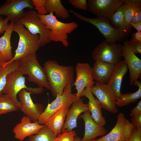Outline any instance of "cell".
<instances>
[{
	"instance_id": "6da1fadb",
	"label": "cell",
	"mask_w": 141,
	"mask_h": 141,
	"mask_svg": "<svg viewBox=\"0 0 141 141\" xmlns=\"http://www.w3.org/2000/svg\"><path fill=\"white\" fill-rule=\"evenodd\" d=\"M44 68L53 96L62 94L64 88L74 82V69L71 66L60 65L55 60H49L44 63Z\"/></svg>"
},
{
	"instance_id": "7a4b0ae2",
	"label": "cell",
	"mask_w": 141,
	"mask_h": 141,
	"mask_svg": "<svg viewBox=\"0 0 141 141\" xmlns=\"http://www.w3.org/2000/svg\"><path fill=\"white\" fill-rule=\"evenodd\" d=\"M13 31L18 35L19 41L13 58L9 61L3 62L2 66H5L14 61H17L27 55L36 54L40 46V36L31 33L22 25L15 23Z\"/></svg>"
},
{
	"instance_id": "3957f363",
	"label": "cell",
	"mask_w": 141,
	"mask_h": 141,
	"mask_svg": "<svg viewBox=\"0 0 141 141\" xmlns=\"http://www.w3.org/2000/svg\"><path fill=\"white\" fill-rule=\"evenodd\" d=\"M38 15L45 25V27L50 30L49 36L50 41L61 42L65 47L69 45L68 34H70L78 27L75 22L64 23L59 21L54 15L53 12L45 15Z\"/></svg>"
},
{
	"instance_id": "277c9868",
	"label": "cell",
	"mask_w": 141,
	"mask_h": 141,
	"mask_svg": "<svg viewBox=\"0 0 141 141\" xmlns=\"http://www.w3.org/2000/svg\"><path fill=\"white\" fill-rule=\"evenodd\" d=\"M18 60V70L23 75H28L29 81L36 83L39 87L51 90L45 71L38 61L36 54L27 55Z\"/></svg>"
},
{
	"instance_id": "5b68a950",
	"label": "cell",
	"mask_w": 141,
	"mask_h": 141,
	"mask_svg": "<svg viewBox=\"0 0 141 141\" xmlns=\"http://www.w3.org/2000/svg\"><path fill=\"white\" fill-rule=\"evenodd\" d=\"M68 11L80 20L89 23L96 27L108 43L113 44L117 42L120 43L126 39L125 37L111 25L107 18L102 17L88 18L72 10H69Z\"/></svg>"
},
{
	"instance_id": "8992f818",
	"label": "cell",
	"mask_w": 141,
	"mask_h": 141,
	"mask_svg": "<svg viewBox=\"0 0 141 141\" xmlns=\"http://www.w3.org/2000/svg\"><path fill=\"white\" fill-rule=\"evenodd\" d=\"M25 77L18 69L12 71L7 75L6 83L2 93L6 94L11 98L20 106L17 96L22 89H25L31 94H40L42 89L39 87L34 88L28 87L25 85Z\"/></svg>"
},
{
	"instance_id": "52a82bcc",
	"label": "cell",
	"mask_w": 141,
	"mask_h": 141,
	"mask_svg": "<svg viewBox=\"0 0 141 141\" xmlns=\"http://www.w3.org/2000/svg\"><path fill=\"white\" fill-rule=\"evenodd\" d=\"M72 85H66L62 95H57L55 100L48 104L38 119V121L39 124L44 125L50 116L61 109L70 108L72 103L77 100L76 94L72 92Z\"/></svg>"
},
{
	"instance_id": "ba28073f",
	"label": "cell",
	"mask_w": 141,
	"mask_h": 141,
	"mask_svg": "<svg viewBox=\"0 0 141 141\" xmlns=\"http://www.w3.org/2000/svg\"><path fill=\"white\" fill-rule=\"evenodd\" d=\"M37 14L33 10L25 11L23 16L17 23L23 25L32 34H39L40 46L42 47L50 42V31L45 27Z\"/></svg>"
},
{
	"instance_id": "9c48e42d",
	"label": "cell",
	"mask_w": 141,
	"mask_h": 141,
	"mask_svg": "<svg viewBox=\"0 0 141 141\" xmlns=\"http://www.w3.org/2000/svg\"><path fill=\"white\" fill-rule=\"evenodd\" d=\"M122 44L108 43L105 39L93 50L92 57L95 61L116 64L121 60Z\"/></svg>"
},
{
	"instance_id": "30bf717a",
	"label": "cell",
	"mask_w": 141,
	"mask_h": 141,
	"mask_svg": "<svg viewBox=\"0 0 141 141\" xmlns=\"http://www.w3.org/2000/svg\"><path fill=\"white\" fill-rule=\"evenodd\" d=\"M125 3L126 0H88L87 10L97 17L109 19Z\"/></svg>"
},
{
	"instance_id": "8fae6325",
	"label": "cell",
	"mask_w": 141,
	"mask_h": 141,
	"mask_svg": "<svg viewBox=\"0 0 141 141\" xmlns=\"http://www.w3.org/2000/svg\"><path fill=\"white\" fill-rule=\"evenodd\" d=\"M26 8H34L32 0H8L0 7V16H5L9 21L17 23L23 16Z\"/></svg>"
},
{
	"instance_id": "7c38bea8",
	"label": "cell",
	"mask_w": 141,
	"mask_h": 141,
	"mask_svg": "<svg viewBox=\"0 0 141 141\" xmlns=\"http://www.w3.org/2000/svg\"><path fill=\"white\" fill-rule=\"evenodd\" d=\"M90 90L103 109L113 114L118 112L116 103V98L113 90L108 84L99 83L96 82L95 84L90 87Z\"/></svg>"
},
{
	"instance_id": "4fadbf2b",
	"label": "cell",
	"mask_w": 141,
	"mask_h": 141,
	"mask_svg": "<svg viewBox=\"0 0 141 141\" xmlns=\"http://www.w3.org/2000/svg\"><path fill=\"white\" fill-rule=\"evenodd\" d=\"M123 42L122 56L124 57L129 71L130 84L133 85L136 81L141 78V60L132 50L128 40L125 39Z\"/></svg>"
},
{
	"instance_id": "5bb4252c",
	"label": "cell",
	"mask_w": 141,
	"mask_h": 141,
	"mask_svg": "<svg viewBox=\"0 0 141 141\" xmlns=\"http://www.w3.org/2000/svg\"><path fill=\"white\" fill-rule=\"evenodd\" d=\"M76 78L73 85L75 87L77 91V100L80 97L84 89L91 87L95 84L93 77V68L87 63H78L75 67Z\"/></svg>"
},
{
	"instance_id": "9a60e30c",
	"label": "cell",
	"mask_w": 141,
	"mask_h": 141,
	"mask_svg": "<svg viewBox=\"0 0 141 141\" xmlns=\"http://www.w3.org/2000/svg\"><path fill=\"white\" fill-rule=\"evenodd\" d=\"M31 94L25 89H22L19 93V109L31 121L34 122L38 121L40 115L44 111V107L41 104L33 103Z\"/></svg>"
},
{
	"instance_id": "2e32d148",
	"label": "cell",
	"mask_w": 141,
	"mask_h": 141,
	"mask_svg": "<svg viewBox=\"0 0 141 141\" xmlns=\"http://www.w3.org/2000/svg\"><path fill=\"white\" fill-rule=\"evenodd\" d=\"M45 125L39 124L38 121L32 122L28 117L24 116L20 122L13 129L14 137L20 141H23L27 137L37 134Z\"/></svg>"
},
{
	"instance_id": "e0dca14e",
	"label": "cell",
	"mask_w": 141,
	"mask_h": 141,
	"mask_svg": "<svg viewBox=\"0 0 141 141\" xmlns=\"http://www.w3.org/2000/svg\"><path fill=\"white\" fill-rule=\"evenodd\" d=\"M87 110L88 104L84 103L83 99L80 97L74 102L67 112L61 132L65 129L70 132L76 127L78 117L81 114Z\"/></svg>"
},
{
	"instance_id": "ac0fdd59",
	"label": "cell",
	"mask_w": 141,
	"mask_h": 141,
	"mask_svg": "<svg viewBox=\"0 0 141 141\" xmlns=\"http://www.w3.org/2000/svg\"><path fill=\"white\" fill-rule=\"evenodd\" d=\"M80 117L84 120L85 125L84 134L81 141L94 140L97 137L103 136L107 133L106 129L93 120L88 110L84 112Z\"/></svg>"
},
{
	"instance_id": "d6986e66",
	"label": "cell",
	"mask_w": 141,
	"mask_h": 141,
	"mask_svg": "<svg viewBox=\"0 0 141 141\" xmlns=\"http://www.w3.org/2000/svg\"><path fill=\"white\" fill-rule=\"evenodd\" d=\"M85 96L88 98V110L91 112V117L94 121L99 125L103 126L106 124L105 118L102 115V105L97 98H95L91 92L90 87L84 89L80 97Z\"/></svg>"
},
{
	"instance_id": "ffe728a7",
	"label": "cell",
	"mask_w": 141,
	"mask_h": 141,
	"mask_svg": "<svg viewBox=\"0 0 141 141\" xmlns=\"http://www.w3.org/2000/svg\"><path fill=\"white\" fill-rule=\"evenodd\" d=\"M128 70L125 60H121L115 65L114 70L107 84L113 90L116 98H120L122 79Z\"/></svg>"
},
{
	"instance_id": "44dd1931",
	"label": "cell",
	"mask_w": 141,
	"mask_h": 141,
	"mask_svg": "<svg viewBox=\"0 0 141 141\" xmlns=\"http://www.w3.org/2000/svg\"><path fill=\"white\" fill-rule=\"evenodd\" d=\"M115 64L101 61H95L93 66V77L96 82L108 83Z\"/></svg>"
},
{
	"instance_id": "7402d4cb",
	"label": "cell",
	"mask_w": 141,
	"mask_h": 141,
	"mask_svg": "<svg viewBox=\"0 0 141 141\" xmlns=\"http://www.w3.org/2000/svg\"><path fill=\"white\" fill-rule=\"evenodd\" d=\"M14 24L11 22L3 35L0 38V57L3 62L9 61L13 57L11 38Z\"/></svg>"
},
{
	"instance_id": "603a6c76",
	"label": "cell",
	"mask_w": 141,
	"mask_h": 141,
	"mask_svg": "<svg viewBox=\"0 0 141 141\" xmlns=\"http://www.w3.org/2000/svg\"><path fill=\"white\" fill-rule=\"evenodd\" d=\"M117 118L116 124L112 130L106 135L95 140L96 141H127L123 131V125L127 119L121 112L118 114Z\"/></svg>"
},
{
	"instance_id": "cb8c5ba5",
	"label": "cell",
	"mask_w": 141,
	"mask_h": 141,
	"mask_svg": "<svg viewBox=\"0 0 141 141\" xmlns=\"http://www.w3.org/2000/svg\"><path fill=\"white\" fill-rule=\"evenodd\" d=\"M68 109L67 108L61 109L50 116L44 124L57 136L61 132Z\"/></svg>"
},
{
	"instance_id": "d4e9b609",
	"label": "cell",
	"mask_w": 141,
	"mask_h": 141,
	"mask_svg": "<svg viewBox=\"0 0 141 141\" xmlns=\"http://www.w3.org/2000/svg\"><path fill=\"white\" fill-rule=\"evenodd\" d=\"M127 4L121 6L109 19L111 25L126 38L129 34L127 31L124 20V14Z\"/></svg>"
},
{
	"instance_id": "484cf974",
	"label": "cell",
	"mask_w": 141,
	"mask_h": 141,
	"mask_svg": "<svg viewBox=\"0 0 141 141\" xmlns=\"http://www.w3.org/2000/svg\"><path fill=\"white\" fill-rule=\"evenodd\" d=\"M45 7L47 13H54L56 16L63 19H68L70 15L60 0H46Z\"/></svg>"
},
{
	"instance_id": "4316f807",
	"label": "cell",
	"mask_w": 141,
	"mask_h": 141,
	"mask_svg": "<svg viewBox=\"0 0 141 141\" xmlns=\"http://www.w3.org/2000/svg\"><path fill=\"white\" fill-rule=\"evenodd\" d=\"M133 86H137L138 89L134 93L130 92L121 94L120 98L116 99V104L118 107H121L128 105L136 102L141 97V82L136 81Z\"/></svg>"
},
{
	"instance_id": "83f0119b",
	"label": "cell",
	"mask_w": 141,
	"mask_h": 141,
	"mask_svg": "<svg viewBox=\"0 0 141 141\" xmlns=\"http://www.w3.org/2000/svg\"><path fill=\"white\" fill-rule=\"evenodd\" d=\"M126 4L124 14V20L126 30L129 34L132 27L130 24L131 19L137 9L141 7V1L131 0L130 3Z\"/></svg>"
},
{
	"instance_id": "f1b7e54d",
	"label": "cell",
	"mask_w": 141,
	"mask_h": 141,
	"mask_svg": "<svg viewBox=\"0 0 141 141\" xmlns=\"http://www.w3.org/2000/svg\"><path fill=\"white\" fill-rule=\"evenodd\" d=\"M19 109V105L8 95L2 94L0 95V115Z\"/></svg>"
},
{
	"instance_id": "f546056e",
	"label": "cell",
	"mask_w": 141,
	"mask_h": 141,
	"mask_svg": "<svg viewBox=\"0 0 141 141\" xmlns=\"http://www.w3.org/2000/svg\"><path fill=\"white\" fill-rule=\"evenodd\" d=\"M57 136L45 125L37 134L29 136L27 141H55Z\"/></svg>"
},
{
	"instance_id": "4dcf8cb0",
	"label": "cell",
	"mask_w": 141,
	"mask_h": 141,
	"mask_svg": "<svg viewBox=\"0 0 141 141\" xmlns=\"http://www.w3.org/2000/svg\"><path fill=\"white\" fill-rule=\"evenodd\" d=\"M18 60L14 61L7 65L2 66L0 69V95L5 86L8 75L11 72L18 69Z\"/></svg>"
},
{
	"instance_id": "1f68e13d",
	"label": "cell",
	"mask_w": 141,
	"mask_h": 141,
	"mask_svg": "<svg viewBox=\"0 0 141 141\" xmlns=\"http://www.w3.org/2000/svg\"><path fill=\"white\" fill-rule=\"evenodd\" d=\"M55 138V141H74L75 137L77 135L75 132L72 130L69 132L65 129L61 132Z\"/></svg>"
},
{
	"instance_id": "d6a6232c",
	"label": "cell",
	"mask_w": 141,
	"mask_h": 141,
	"mask_svg": "<svg viewBox=\"0 0 141 141\" xmlns=\"http://www.w3.org/2000/svg\"><path fill=\"white\" fill-rule=\"evenodd\" d=\"M32 1L34 8L38 11V14L45 15L48 13L45 6L46 0H32Z\"/></svg>"
},
{
	"instance_id": "836d02e7",
	"label": "cell",
	"mask_w": 141,
	"mask_h": 141,
	"mask_svg": "<svg viewBox=\"0 0 141 141\" xmlns=\"http://www.w3.org/2000/svg\"><path fill=\"white\" fill-rule=\"evenodd\" d=\"M134 125L128 119L126 120L123 127V132L126 140L129 138L135 128Z\"/></svg>"
},
{
	"instance_id": "e575fe53",
	"label": "cell",
	"mask_w": 141,
	"mask_h": 141,
	"mask_svg": "<svg viewBox=\"0 0 141 141\" xmlns=\"http://www.w3.org/2000/svg\"><path fill=\"white\" fill-rule=\"evenodd\" d=\"M68 2L76 8L85 11L87 9L86 0H69Z\"/></svg>"
},
{
	"instance_id": "d590c367",
	"label": "cell",
	"mask_w": 141,
	"mask_h": 141,
	"mask_svg": "<svg viewBox=\"0 0 141 141\" xmlns=\"http://www.w3.org/2000/svg\"><path fill=\"white\" fill-rule=\"evenodd\" d=\"M129 44L133 52L135 53L141 54V42L132 40H128Z\"/></svg>"
},
{
	"instance_id": "8d00e7d4",
	"label": "cell",
	"mask_w": 141,
	"mask_h": 141,
	"mask_svg": "<svg viewBox=\"0 0 141 141\" xmlns=\"http://www.w3.org/2000/svg\"><path fill=\"white\" fill-rule=\"evenodd\" d=\"M127 141H141V128L136 127Z\"/></svg>"
},
{
	"instance_id": "74e56055",
	"label": "cell",
	"mask_w": 141,
	"mask_h": 141,
	"mask_svg": "<svg viewBox=\"0 0 141 141\" xmlns=\"http://www.w3.org/2000/svg\"><path fill=\"white\" fill-rule=\"evenodd\" d=\"M140 22H141V7H139L136 10L131 19L130 24Z\"/></svg>"
},
{
	"instance_id": "f35d334b",
	"label": "cell",
	"mask_w": 141,
	"mask_h": 141,
	"mask_svg": "<svg viewBox=\"0 0 141 141\" xmlns=\"http://www.w3.org/2000/svg\"><path fill=\"white\" fill-rule=\"evenodd\" d=\"M8 19L6 17L4 19L0 18V34L3 33L8 28L9 24Z\"/></svg>"
},
{
	"instance_id": "ab89813d",
	"label": "cell",
	"mask_w": 141,
	"mask_h": 141,
	"mask_svg": "<svg viewBox=\"0 0 141 141\" xmlns=\"http://www.w3.org/2000/svg\"><path fill=\"white\" fill-rule=\"evenodd\" d=\"M131 121V122L137 128H141V114L132 117Z\"/></svg>"
},
{
	"instance_id": "60d3db41",
	"label": "cell",
	"mask_w": 141,
	"mask_h": 141,
	"mask_svg": "<svg viewBox=\"0 0 141 141\" xmlns=\"http://www.w3.org/2000/svg\"><path fill=\"white\" fill-rule=\"evenodd\" d=\"M141 114V100H140L136 107L131 111L130 115L132 117Z\"/></svg>"
},
{
	"instance_id": "b9f144b4",
	"label": "cell",
	"mask_w": 141,
	"mask_h": 141,
	"mask_svg": "<svg viewBox=\"0 0 141 141\" xmlns=\"http://www.w3.org/2000/svg\"><path fill=\"white\" fill-rule=\"evenodd\" d=\"M132 36L131 39L132 40L141 42V32L137 31L133 32L132 34Z\"/></svg>"
},
{
	"instance_id": "7bdbcfd3",
	"label": "cell",
	"mask_w": 141,
	"mask_h": 141,
	"mask_svg": "<svg viewBox=\"0 0 141 141\" xmlns=\"http://www.w3.org/2000/svg\"><path fill=\"white\" fill-rule=\"evenodd\" d=\"M131 27L135 28L137 32H141V22L136 23H131Z\"/></svg>"
},
{
	"instance_id": "ee69618b",
	"label": "cell",
	"mask_w": 141,
	"mask_h": 141,
	"mask_svg": "<svg viewBox=\"0 0 141 141\" xmlns=\"http://www.w3.org/2000/svg\"><path fill=\"white\" fill-rule=\"evenodd\" d=\"M74 141H81V139L80 137L77 136L75 138Z\"/></svg>"
},
{
	"instance_id": "f6af8a7d",
	"label": "cell",
	"mask_w": 141,
	"mask_h": 141,
	"mask_svg": "<svg viewBox=\"0 0 141 141\" xmlns=\"http://www.w3.org/2000/svg\"><path fill=\"white\" fill-rule=\"evenodd\" d=\"M3 62V61L0 57V69L2 67Z\"/></svg>"
},
{
	"instance_id": "bcb514c9",
	"label": "cell",
	"mask_w": 141,
	"mask_h": 141,
	"mask_svg": "<svg viewBox=\"0 0 141 141\" xmlns=\"http://www.w3.org/2000/svg\"><path fill=\"white\" fill-rule=\"evenodd\" d=\"M88 141H96L95 140H88Z\"/></svg>"
},
{
	"instance_id": "7dc6e473",
	"label": "cell",
	"mask_w": 141,
	"mask_h": 141,
	"mask_svg": "<svg viewBox=\"0 0 141 141\" xmlns=\"http://www.w3.org/2000/svg\"><path fill=\"white\" fill-rule=\"evenodd\" d=\"M33 141V140H32V141Z\"/></svg>"
}]
</instances>
